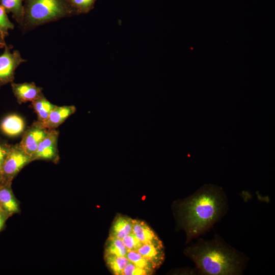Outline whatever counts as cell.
I'll return each instance as SVG.
<instances>
[{
  "label": "cell",
  "instance_id": "obj_17",
  "mask_svg": "<svg viewBox=\"0 0 275 275\" xmlns=\"http://www.w3.org/2000/svg\"><path fill=\"white\" fill-rule=\"evenodd\" d=\"M127 249L121 239L108 237L104 249V255L126 256Z\"/></svg>",
  "mask_w": 275,
  "mask_h": 275
},
{
  "label": "cell",
  "instance_id": "obj_25",
  "mask_svg": "<svg viewBox=\"0 0 275 275\" xmlns=\"http://www.w3.org/2000/svg\"><path fill=\"white\" fill-rule=\"evenodd\" d=\"M7 216L8 215L0 209V231L3 228Z\"/></svg>",
  "mask_w": 275,
  "mask_h": 275
},
{
  "label": "cell",
  "instance_id": "obj_3",
  "mask_svg": "<svg viewBox=\"0 0 275 275\" xmlns=\"http://www.w3.org/2000/svg\"><path fill=\"white\" fill-rule=\"evenodd\" d=\"M23 20L25 30L76 15L66 0H24Z\"/></svg>",
  "mask_w": 275,
  "mask_h": 275
},
{
  "label": "cell",
  "instance_id": "obj_8",
  "mask_svg": "<svg viewBox=\"0 0 275 275\" xmlns=\"http://www.w3.org/2000/svg\"><path fill=\"white\" fill-rule=\"evenodd\" d=\"M12 92L18 103L21 104L33 101L44 96L42 88L34 82L11 83Z\"/></svg>",
  "mask_w": 275,
  "mask_h": 275
},
{
  "label": "cell",
  "instance_id": "obj_24",
  "mask_svg": "<svg viewBox=\"0 0 275 275\" xmlns=\"http://www.w3.org/2000/svg\"><path fill=\"white\" fill-rule=\"evenodd\" d=\"M11 145L5 142L0 141V182L3 164L9 151Z\"/></svg>",
  "mask_w": 275,
  "mask_h": 275
},
{
  "label": "cell",
  "instance_id": "obj_1",
  "mask_svg": "<svg viewBox=\"0 0 275 275\" xmlns=\"http://www.w3.org/2000/svg\"><path fill=\"white\" fill-rule=\"evenodd\" d=\"M175 208L178 225L184 230L188 243L221 220L228 210V201L221 187L205 184L175 204Z\"/></svg>",
  "mask_w": 275,
  "mask_h": 275
},
{
  "label": "cell",
  "instance_id": "obj_22",
  "mask_svg": "<svg viewBox=\"0 0 275 275\" xmlns=\"http://www.w3.org/2000/svg\"><path fill=\"white\" fill-rule=\"evenodd\" d=\"M153 273L129 261L123 269L122 275H149Z\"/></svg>",
  "mask_w": 275,
  "mask_h": 275
},
{
  "label": "cell",
  "instance_id": "obj_26",
  "mask_svg": "<svg viewBox=\"0 0 275 275\" xmlns=\"http://www.w3.org/2000/svg\"><path fill=\"white\" fill-rule=\"evenodd\" d=\"M5 37L4 35L0 31V48L5 47L7 45L5 41Z\"/></svg>",
  "mask_w": 275,
  "mask_h": 275
},
{
  "label": "cell",
  "instance_id": "obj_2",
  "mask_svg": "<svg viewBox=\"0 0 275 275\" xmlns=\"http://www.w3.org/2000/svg\"><path fill=\"white\" fill-rule=\"evenodd\" d=\"M184 254L195 263L199 273L208 275L241 274L247 258L226 243L219 236L210 240L199 239Z\"/></svg>",
  "mask_w": 275,
  "mask_h": 275
},
{
  "label": "cell",
  "instance_id": "obj_4",
  "mask_svg": "<svg viewBox=\"0 0 275 275\" xmlns=\"http://www.w3.org/2000/svg\"><path fill=\"white\" fill-rule=\"evenodd\" d=\"M32 161L31 157L23 151L19 144L11 145L3 164L0 184L11 183L19 171Z\"/></svg>",
  "mask_w": 275,
  "mask_h": 275
},
{
  "label": "cell",
  "instance_id": "obj_19",
  "mask_svg": "<svg viewBox=\"0 0 275 275\" xmlns=\"http://www.w3.org/2000/svg\"><path fill=\"white\" fill-rule=\"evenodd\" d=\"M126 257L129 261L138 266L150 271L152 273L158 268L154 263L142 255L137 251L127 250Z\"/></svg>",
  "mask_w": 275,
  "mask_h": 275
},
{
  "label": "cell",
  "instance_id": "obj_21",
  "mask_svg": "<svg viewBox=\"0 0 275 275\" xmlns=\"http://www.w3.org/2000/svg\"><path fill=\"white\" fill-rule=\"evenodd\" d=\"M14 28V24L9 19L7 13L0 5V31L6 37L9 35V30H12Z\"/></svg>",
  "mask_w": 275,
  "mask_h": 275
},
{
  "label": "cell",
  "instance_id": "obj_23",
  "mask_svg": "<svg viewBox=\"0 0 275 275\" xmlns=\"http://www.w3.org/2000/svg\"><path fill=\"white\" fill-rule=\"evenodd\" d=\"M122 240L127 250L137 251L143 244L133 232L124 237Z\"/></svg>",
  "mask_w": 275,
  "mask_h": 275
},
{
  "label": "cell",
  "instance_id": "obj_12",
  "mask_svg": "<svg viewBox=\"0 0 275 275\" xmlns=\"http://www.w3.org/2000/svg\"><path fill=\"white\" fill-rule=\"evenodd\" d=\"M132 231L142 243L163 244L156 233L144 221L133 219Z\"/></svg>",
  "mask_w": 275,
  "mask_h": 275
},
{
  "label": "cell",
  "instance_id": "obj_11",
  "mask_svg": "<svg viewBox=\"0 0 275 275\" xmlns=\"http://www.w3.org/2000/svg\"><path fill=\"white\" fill-rule=\"evenodd\" d=\"M11 183L0 184V209L8 216L19 212V203L13 194Z\"/></svg>",
  "mask_w": 275,
  "mask_h": 275
},
{
  "label": "cell",
  "instance_id": "obj_5",
  "mask_svg": "<svg viewBox=\"0 0 275 275\" xmlns=\"http://www.w3.org/2000/svg\"><path fill=\"white\" fill-rule=\"evenodd\" d=\"M4 48V52L0 55V88L13 82L16 69L21 63L26 61L21 57L18 50L11 52L12 45H6Z\"/></svg>",
  "mask_w": 275,
  "mask_h": 275
},
{
  "label": "cell",
  "instance_id": "obj_7",
  "mask_svg": "<svg viewBox=\"0 0 275 275\" xmlns=\"http://www.w3.org/2000/svg\"><path fill=\"white\" fill-rule=\"evenodd\" d=\"M49 131L34 122L31 127L23 132L19 145L23 151L31 157L39 143L47 134Z\"/></svg>",
  "mask_w": 275,
  "mask_h": 275
},
{
  "label": "cell",
  "instance_id": "obj_13",
  "mask_svg": "<svg viewBox=\"0 0 275 275\" xmlns=\"http://www.w3.org/2000/svg\"><path fill=\"white\" fill-rule=\"evenodd\" d=\"M132 220L127 216L122 214L117 215L113 220L108 237L122 239L132 233Z\"/></svg>",
  "mask_w": 275,
  "mask_h": 275
},
{
  "label": "cell",
  "instance_id": "obj_20",
  "mask_svg": "<svg viewBox=\"0 0 275 275\" xmlns=\"http://www.w3.org/2000/svg\"><path fill=\"white\" fill-rule=\"evenodd\" d=\"M77 14L89 12L94 7L96 0H66Z\"/></svg>",
  "mask_w": 275,
  "mask_h": 275
},
{
  "label": "cell",
  "instance_id": "obj_6",
  "mask_svg": "<svg viewBox=\"0 0 275 275\" xmlns=\"http://www.w3.org/2000/svg\"><path fill=\"white\" fill-rule=\"evenodd\" d=\"M59 134L56 129L49 131L32 156V161L38 159L51 160L54 162L58 161L59 156L57 146Z\"/></svg>",
  "mask_w": 275,
  "mask_h": 275
},
{
  "label": "cell",
  "instance_id": "obj_9",
  "mask_svg": "<svg viewBox=\"0 0 275 275\" xmlns=\"http://www.w3.org/2000/svg\"><path fill=\"white\" fill-rule=\"evenodd\" d=\"M76 111L74 105L56 106L44 121H35L40 126L48 130L55 129Z\"/></svg>",
  "mask_w": 275,
  "mask_h": 275
},
{
  "label": "cell",
  "instance_id": "obj_10",
  "mask_svg": "<svg viewBox=\"0 0 275 275\" xmlns=\"http://www.w3.org/2000/svg\"><path fill=\"white\" fill-rule=\"evenodd\" d=\"M25 122L23 119L16 114H10L5 116L0 123V130L5 135L15 137L24 131Z\"/></svg>",
  "mask_w": 275,
  "mask_h": 275
},
{
  "label": "cell",
  "instance_id": "obj_14",
  "mask_svg": "<svg viewBox=\"0 0 275 275\" xmlns=\"http://www.w3.org/2000/svg\"><path fill=\"white\" fill-rule=\"evenodd\" d=\"M137 251L159 267L164 260V249L162 244L143 243Z\"/></svg>",
  "mask_w": 275,
  "mask_h": 275
},
{
  "label": "cell",
  "instance_id": "obj_18",
  "mask_svg": "<svg viewBox=\"0 0 275 275\" xmlns=\"http://www.w3.org/2000/svg\"><path fill=\"white\" fill-rule=\"evenodd\" d=\"M104 257L108 268L115 275H122L123 269L129 262L126 256L104 255Z\"/></svg>",
  "mask_w": 275,
  "mask_h": 275
},
{
  "label": "cell",
  "instance_id": "obj_16",
  "mask_svg": "<svg viewBox=\"0 0 275 275\" xmlns=\"http://www.w3.org/2000/svg\"><path fill=\"white\" fill-rule=\"evenodd\" d=\"M32 106L38 116V121L42 122L47 119L56 105L50 103L44 96L32 102Z\"/></svg>",
  "mask_w": 275,
  "mask_h": 275
},
{
  "label": "cell",
  "instance_id": "obj_15",
  "mask_svg": "<svg viewBox=\"0 0 275 275\" xmlns=\"http://www.w3.org/2000/svg\"><path fill=\"white\" fill-rule=\"evenodd\" d=\"M24 0H0V5L7 13H11L12 17L20 24L23 20Z\"/></svg>",
  "mask_w": 275,
  "mask_h": 275
}]
</instances>
